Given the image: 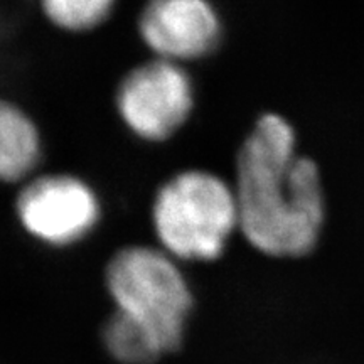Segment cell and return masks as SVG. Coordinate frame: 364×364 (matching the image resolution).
<instances>
[{"label": "cell", "mask_w": 364, "mask_h": 364, "mask_svg": "<svg viewBox=\"0 0 364 364\" xmlns=\"http://www.w3.org/2000/svg\"><path fill=\"white\" fill-rule=\"evenodd\" d=\"M240 231L268 257L300 258L316 248L326 220L321 172L299 154L294 127L277 113L257 120L236 159Z\"/></svg>", "instance_id": "cell-1"}, {"label": "cell", "mask_w": 364, "mask_h": 364, "mask_svg": "<svg viewBox=\"0 0 364 364\" xmlns=\"http://www.w3.org/2000/svg\"><path fill=\"white\" fill-rule=\"evenodd\" d=\"M152 226L159 248L174 260H216L240 230L233 184L203 169L179 172L157 191Z\"/></svg>", "instance_id": "cell-2"}, {"label": "cell", "mask_w": 364, "mask_h": 364, "mask_svg": "<svg viewBox=\"0 0 364 364\" xmlns=\"http://www.w3.org/2000/svg\"><path fill=\"white\" fill-rule=\"evenodd\" d=\"M107 289L115 311L145 327L164 356L181 348L193 311V294L171 255L142 245L120 250L107 267Z\"/></svg>", "instance_id": "cell-3"}, {"label": "cell", "mask_w": 364, "mask_h": 364, "mask_svg": "<svg viewBox=\"0 0 364 364\" xmlns=\"http://www.w3.org/2000/svg\"><path fill=\"white\" fill-rule=\"evenodd\" d=\"M194 108L193 80L184 65L154 58L134 68L117 91V110L132 134L164 142L188 122Z\"/></svg>", "instance_id": "cell-4"}, {"label": "cell", "mask_w": 364, "mask_h": 364, "mask_svg": "<svg viewBox=\"0 0 364 364\" xmlns=\"http://www.w3.org/2000/svg\"><path fill=\"white\" fill-rule=\"evenodd\" d=\"M16 215L27 235L51 247L85 240L102 216L98 196L80 177L48 174L26 182L17 194Z\"/></svg>", "instance_id": "cell-5"}, {"label": "cell", "mask_w": 364, "mask_h": 364, "mask_svg": "<svg viewBox=\"0 0 364 364\" xmlns=\"http://www.w3.org/2000/svg\"><path fill=\"white\" fill-rule=\"evenodd\" d=\"M221 21L209 0H149L139 17V34L154 56L184 65L216 49Z\"/></svg>", "instance_id": "cell-6"}, {"label": "cell", "mask_w": 364, "mask_h": 364, "mask_svg": "<svg viewBox=\"0 0 364 364\" xmlns=\"http://www.w3.org/2000/svg\"><path fill=\"white\" fill-rule=\"evenodd\" d=\"M41 159V135L34 122L11 103L0 108V176L7 182L27 181Z\"/></svg>", "instance_id": "cell-7"}, {"label": "cell", "mask_w": 364, "mask_h": 364, "mask_svg": "<svg viewBox=\"0 0 364 364\" xmlns=\"http://www.w3.org/2000/svg\"><path fill=\"white\" fill-rule=\"evenodd\" d=\"M102 339L110 356L122 364H154L164 356L154 336L120 311L108 317Z\"/></svg>", "instance_id": "cell-8"}, {"label": "cell", "mask_w": 364, "mask_h": 364, "mask_svg": "<svg viewBox=\"0 0 364 364\" xmlns=\"http://www.w3.org/2000/svg\"><path fill=\"white\" fill-rule=\"evenodd\" d=\"M117 0H41L44 16L68 33L97 29L112 16Z\"/></svg>", "instance_id": "cell-9"}]
</instances>
